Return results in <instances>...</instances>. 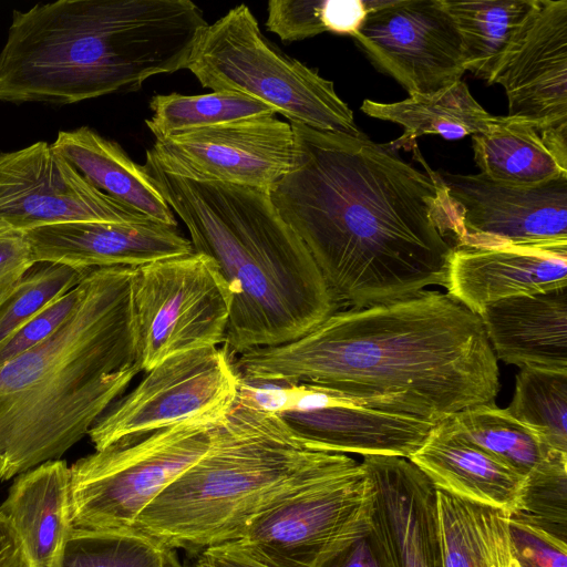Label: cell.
Here are the masks:
<instances>
[{
    "instance_id": "obj_1",
    "label": "cell",
    "mask_w": 567,
    "mask_h": 567,
    "mask_svg": "<svg viewBox=\"0 0 567 567\" xmlns=\"http://www.w3.org/2000/svg\"><path fill=\"white\" fill-rule=\"evenodd\" d=\"M295 168L269 189L337 302L354 309L444 286L461 227L439 172L386 144L290 123Z\"/></svg>"
},
{
    "instance_id": "obj_2",
    "label": "cell",
    "mask_w": 567,
    "mask_h": 567,
    "mask_svg": "<svg viewBox=\"0 0 567 567\" xmlns=\"http://www.w3.org/2000/svg\"><path fill=\"white\" fill-rule=\"evenodd\" d=\"M248 381L306 383L359 404L439 423L499 391L478 315L434 290L333 312L303 336L233 359Z\"/></svg>"
},
{
    "instance_id": "obj_3",
    "label": "cell",
    "mask_w": 567,
    "mask_h": 567,
    "mask_svg": "<svg viewBox=\"0 0 567 567\" xmlns=\"http://www.w3.org/2000/svg\"><path fill=\"white\" fill-rule=\"evenodd\" d=\"M133 272L126 266L89 270L68 320L0 367V482L60 460L142 371Z\"/></svg>"
},
{
    "instance_id": "obj_4",
    "label": "cell",
    "mask_w": 567,
    "mask_h": 567,
    "mask_svg": "<svg viewBox=\"0 0 567 567\" xmlns=\"http://www.w3.org/2000/svg\"><path fill=\"white\" fill-rule=\"evenodd\" d=\"M208 25L190 0H59L14 10L0 101L73 104L186 69Z\"/></svg>"
},
{
    "instance_id": "obj_5",
    "label": "cell",
    "mask_w": 567,
    "mask_h": 567,
    "mask_svg": "<svg viewBox=\"0 0 567 567\" xmlns=\"http://www.w3.org/2000/svg\"><path fill=\"white\" fill-rule=\"evenodd\" d=\"M143 167L188 229L194 251L212 258L229 286L224 348L231 358L290 342L336 311L318 266L269 190L177 177L148 153Z\"/></svg>"
},
{
    "instance_id": "obj_6",
    "label": "cell",
    "mask_w": 567,
    "mask_h": 567,
    "mask_svg": "<svg viewBox=\"0 0 567 567\" xmlns=\"http://www.w3.org/2000/svg\"><path fill=\"white\" fill-rule=\"evenodd\" d=\"M346 454L306 447L282 419L239 392L212 430L208 451L172 482L134 527L199 555L238 542L267 509L355 468Z\"/></svg>"
},
{
    "instance_id": "obj_7",
    "label": "cell",
    "mask_w": 567,
    "mask_h": 567,
    "mask_svg": "<svg viewBox=\"0 0 567 567\" xmlns=\"http://www.w3.org/2000/svg\"><path fill=\"white\" fill-rule=\"evenodd\" d=\"M186 69L202 86L265 103L290 123L363 134L333 82L274 47L244 3L203 30Z\"/></svg>"
},
{
    "instance_id": "obj_8",
    "label": "cell",
    "mask_w": 567,
    "mask_h": 567,
    "mask_svg": "<svg viewBox=\"0 0 567 567\" xmlns=\"http://www.w3.org/2000/svg\"><path fill=\"white\" fill-rule=\"evenodd\" d=\"M225 413L126 435L79 458L70 467L73 528L134 527L141 513L208 451L212 430Z\"/></svg>"
},
{
    "instance_id": "obj_9",
    "label": "cell",
    "mask_w": 567,
    "mask_h": 567,
    "mask_svg": "<svg viewBox=\"0 0 567 567\" xmlns=\"http://www.w3.org/2000/svg\"><path fill=\"white\" fill-rule=\"evenodd\" d=\"M231 303L227 281L204 254L134 267L132 309L141 370L224 343Z\"/></svg>"
},
{
    "instance_id": "obj_10",
    "label": "cell",
    "mask_w": 567,
    "mask_h": 567,
    "mask_svg": "<svg viewBox=\"0 0 567 567\" xmlns=\"http://www.w3.org/2000/svg\"><path fill=\"white\" fill-rule=\"evenodd\" d=\"M238 388L239 375L224 347L182 352L147 371L87 435L95 450H102L126 435L225 413L236 400Z\"/></svg>"
},
{
    "instance_id": "obj_11",
    "label": "cell",
    "mask_w": 567,
    "mask_h": 567,
    "mask_svg": "<svg viewBox=\"0 0 567 567\" xmlns=\"http://www.w3.org/2000/svg\"><path fill=\"white\" fill-rule=\"evenodd\" d=\"M147 153L177 177L267 190L295 168L297 157L291 124L271 115L158 138Z\"/></svg>"
},
{
    "instance_id": "obj_12",
    "label": "cell",
    "mask_w": 567,
    "mask_h": 567,
    "mask_svg": "<svg viewBox=\"0 0 567 567\" xmlns=\"http://www.w3.org/2000/svg\"><path fill=\"white\" fill-rule=\"evenodd\" d=\"M371 502L360 463L267 509L236 543L269 567H316L369 514Z\"/></svg>"
},
{
    "instance_id": "obj_13",
    "label": "cell",
    "mask_w": 567,
    "mask_h": 567,
    "mask_svg": "<svg viewBox=\"0 0 567 567\" xmlns=\"http://www.w3.org/2000/svg\"><path fill=\"white\" fill-rule=\"evenodd\" d=\"M352 38L409 95L436 92L465 72L463 42L443 0H388Z\"/></svg>"
},
{
    "instance_id": "obj_14",
    "label": "cell",
    "mask_w": 567,
    "mask_h": 567,
    "mask_svg": "<svg viewBox=\"0 0 567 567\" xmlns=\"http://www.w3.org/2000/svg\"><path fill=\"white\" fill-rule=\"evenodd\" d=\"M152 220L93 187L51 144L0 152V230L72 221Z\"/></svg>"
},
{
    "instance_id": "obj_15",
    "label": "cell",
    "mask_w": 567,
    "mask_h": 567,
    "mask_svg": "<svg viewBox=\"0 0 567 567\" xmlns=\"http://www.w3.org/2000/svg\"><path fill=\"white\" fill-rule=\"evenodd\" d=\"M439 175L460 220L455 246L567 243V176L522 186L481 173Z\"/></svg>"
},
{
    "instance_id": "obj_16",
    "label": "cell",
    "mask_w": 567,
    "mask_h": 567,
    "mask_svg": "<svg viewBox=\"0 0 567 567\" xmlns=\"http://www.w3.org/2000/svg\"><path fill=\"white\" fill-rule=\"evenodd\" d=\"M280 384L279 415L308 449L329 453L409 458L434 423L365 408L327 388Z\"/></svg>"
},
{
    "instance_id": "obj_17",
    "label": "cell",
    "mask_w": 567,
    "mask_h": 567,
    "mask_svg": "<svg viewBox=\"0 0 567 567\" xmlns=\"http://www.w3.org/2000/svg\"><path fill=\"white\" fill-rule=\"evenodd\" d=\"M495 83L505 89L507 116L539 130L567 125V0H537Z\"/></svg>"
},
{
    "instance_id": "obj_18",
    "label": "cell",
    "mask_w": 567,
    "mask_h": 567,
    "mask_svg": "<svg viewBox=\"0 0 567 567\" xmlns=\"http://www.w3.org/2000/svg\"><path fill=\"white\" fill-rule=\"evenodd\" d=\"M370 518L392 567H445L436 487L408 458L367 455Z\"/></svg>"
},
{
    "instance_id": "obj_19",
    "label": "cell",
    "mask_w": 567,
    "mask_h": 567,
    "mask_svg": "<svg viewBox=\"0 0 567 567\" xmlns=\"http://www.w3.org/2000/svg\"><path fill=\"white\" fill-rule=\"evenodd\" d=\"M35 262L64 264L78 269L150 262L194 252L177 226L141 223L72 221L24 233Z\"/></svg>"
},
{
    "instance_id": "obj_20",
    "label": "cell",
    "mask_w": 567,
    "mask_h": 567,
    "mask_svg": "<svg viewBox=\"0 0 567 567\" xmlns=\"http://www.w3.org/2000/svg\"><path fill=\"white\" fill-rule=\"evenodd\" d=\"M567 286V243L455 246L447 295L480 316L495 301Z\"/></svg>"
},
{
    "instance_id": "obj_21",
    "label": "cell",
    "mask_w": 567,
    "mask_h": 567,
    "mask_svg": "<svg viewBox=\"0 0 567 567\" xmlns=\"http://www.w3.org/2000/svg\"><path fill=\"white\" fill-rule=\"evenodd\" d=\"M480 318L496 359L567 371V286L495 301Z\"/></svg>"
},
{
    "instance_id": "obj_22",
    "label": "cell",
    "mask_w": 567,
    "mask_h": 567,
    "mask_svg": "<svg viewBox=\"0 0 567 567\" xmlns=\"http://www.w3.org/2000/svg\"><path fill=\"white\" fill-rule=\"evenodd\" d=\"M408 460L437 489L508 514L515 511L525 477L464 439L450 417L436 423Z\"/></svg>"
},
{
    "instance_id": "obj_23",
    "label": "cell",
    "mask_w": 567,
    "mask_h": 567,
    "mask_svg": "<svg viewBox=\"0 0 567 567\" xmlns=\"http://www.w3.org/2000/svg\"><path fill=\"white\" fill-rule=\"evenodd\" d=\"M0 511L20 536L31 567H60L73 528L66 462L48 461L18 475Z\"/></svg>"
},
{
    "instance_id": "obj_24",
    "label": "cell",
    "mask_w": 567,
    "mask_h": 567,
    "mask_svg": "<svg viewBox=\"0 0 567 567\" xmlns=\"http://www.w3.org/2000/svg\"><path fill=\"white\" fill-rule=\"evenodd\" d=\"M481 174L498 182L530 186L567 176V125L539 130L511 116L472 136Z\"/></svg>"
},
{
    "instance_id": "obj_25",
    "label": "cell",
    "mask_w": 567,
    "mask_h": 567,
    "mask_svg": "<svg viewBox=\"0 0 567 567\" xmlns=\"http://www.w3.org/2000/svg\"><path fill=\"white\" fill-rule=\"evenodd\" d=\"M93 187L145 217L177 226L174 212L143 165L87 126L61 131L51 144Z\"/></svg>"
},
{
    "instance_id": "obj_26",
    "label": "cell",
    "mask_w": 567,
    "mask_h": 567,
    "mask_svg": "<svg viewBox=\"0 0 567 567\" xmlns=\"http://www.w3.org/2000/svg\"><path fill=\"white\" fill-rule=\"evenodd\" d=\"M361 111L367 115L400 124L403 134L386 145L396 151H411L423 135H440L460 140L487 132L496 115L489 114L473 97L462 80L427 94H411L403 101L380 103L363 101Z\"/></svg>"
},
{
    "instance_id": "obj_27",
    "label": "cell",
    "mask_w": 567,
    "mask_h": 567,
    "mask_svg": "<svg viewBox=\"0 0 567 567\" xmlns=\"http://www.w3.org/2000/svg\"><path fill=\"white\" fill-rule=\"evenodd\" d=\"M445 567H523L508 513L436 488Z\"/></svg>"
},
{
    "instance_id": "obj_28",
    "label": "cell",
    "mask_w": 567,
    "mask_h": 567,
    "mask_svg": "<svg viewBox=\"0 0 567 567\" xmlns=\"http://www.w3.org/2000/svg\"><path fill=\"white\" fill-rule=\"evenodd\" d=\"M461 35L465 71L491 82L514 47L537 0H443Z\"/></svg>"
},
{
    "instance_id": "obj_29",
    "label": "cell",
    "mask_w": 567,
    "mask_h": 567,
    "mask_svg": "<svg viewBox=\"0 0 567 567\" xmlns=\"http://www.w3.org/2000/svg\"><path fill=\"white\" fill-rule=\"evenodd\" d=\"M450 419L464 439L524 477L551 460L567 457L494 404L472 405Z\"/></svg>"
},
{
    "instance_id": "obj_30",
    "label": "cell",
    "mask_w": 567,
    "mask_h": 567,
    "mask_svg": "<svg viewBox=\"0 0 567 567\" xmlns=\"http://www.w3.org/2000/svg\"><path fill=\"white\" fill-rule=\"evenodd\" d=\"M176 550L135 527L72 528L60 567H183Z\"/></svg>"
},
{
    "instance_id": "obj_31",
    "label": "cell",
    "mask_w": 567,
    "mask_h": 567,
    "mask_svg": "<svg viewBox=\"0 0 567 567\" xmlns=\"http://www.w3.org/2000/svg\"><path fill=\"white\" fill-rule=\"evenodd\" d=\"M146 125L155 138L259 116H274L267 104L248 96L215 92L200 95L156 94L150 101Z\"/></svg>"
},
{
    "instance_id": "obj_32",
    "label": "cell",
    "mask_w": 567,
    "mask_h": 567,
    "mask_svg": "<svg viewBox=\"0 0 567 567\" xmlns=\"http://www.w3.org/2000/svg\"><path fill=\"white\" fill-rule=\"evenodd\" d=\"M506 411L551 450L567 454V371L522 368Z\"/></svg>"
},
{
    "instance_id": "obj_33",
    "label": "cell",
    "mask_w": 567,
    "mask_h": 567,
    "mask_svg": "<svg viewBox=\"0 0 567 567\" xmlns=\"http://www.w3.org/2000/svg\"><path fill=\"white\" fill-rule=\"evenodd\" d=\"M384 0H271L266 28L284 42L300 41L323 32L353 35L367 16Z\"/></svg>"
},
{
    "instance_id": "obj_34",
    "label": "cell",
    "mask_w": 567,
    "mask_h": 567,
    "mask_svg": "<svg viewBox=\"0 0 567 567\" xmlns=\"http://www.w3.org/2000/svg\"><path fill=\"white\" fill-rule=\"evenodd\" d=\"M89 270L58 262H35L0 292V342L76 287Z\"/></svg>"
},
{
    "instance_id": "obj_35",
    "label": "cell",
    "mask_w": 567,
    "mask_h": 567,
    "mask_svg": "<svg viewBox=\"0 0 567 567\" xmlns=\"http://www.w3.org/2000/svg\"><path fill=\"white\" fill-rule=\"evenodd\" d=\"M509 515L567 543V457L551 460L525 476Z\"/></svg>"
},
{
    "instance_id": "obj_36",
    "label": "cell",
    "mask_w": 567,
    "mask_h": 567,
    "mask_svg": "<svg viewBox=\"0 0 567 567\" xmlns=\"http://www.w3.org/2000/svg\"><path fill=\"white\" fill-rule=\"evenodd\" d=\"M84 295L82 281L0 342V367L50 338L73 313Z\"/></svg>"
},
{
    "instance_id": "obj_37",
    "label": "cell",
    "mask_w": 567,
    "mask_h": 567,
    "mask_svg": "<svg viewBox=\"0 0 567 567\" xmlns=\"http://www.w3.org/2000/svg\"><path fill=\"white\" fill-rule=\"evenodd\" d=\"M316 567H392L385 547L371 522L370 511L320 558Z\"/></svg>"
},
{
    "instance_id": "obj_38",
    "label": "cell",
    "mask_w": 567,
    "mask_h": 567,
    "mask_svg": "<svg viewBox=\"0 0 567 567\" xmlns=\"http://www.w3.org/2000/svg\"><path fill=\"white\" fill-rule=\"evenodd\" d=\"M509 533L523 567H567V543L508 514Z\"/></svg>"
},
{
    "instance_id": "obj_39",
    "label": "cell",
    "mask_w": 567,
    "mask_h": 567,
    "mask_svg": "<svg viewBox=\"0 0 567 567\" xmlns=\"http://www.w3.org/2000/svg\"><path fill=\"white\" fill-rule=\"evenodd\" d=\"M35 264L24 233L0 230V292L19 280Z\"/></svg>"
},
{
    "instance_id": "obj_40",
    "label": "cell",
    "mask_w": 567,
    "mask_h": 567,
    "mask_svg": "<svg viewBox=\"0 0 567 567\" xmlns=\"http://www.w3.org/2000/svg\"><path fill=\"white\" fill-rule=\"evenodd\" d=\"M199 556L208 567H269L236 542L206 548Z\"/></svg>"
},
{
    "instance_id": "obj_41",
    "label": "cell",
    "mask_w": 567,
    "mask_h": 567,
    "mask_svg": "<svg viewBox=\"0 0 567 567\" xmlns=\"http://www.w3.org/2000/svg\"><path fill=\"white\" fill-rule=\"evenodd\" d=\"M0 567H31L22 540L0 511Z\"/></svg>"
},
{
    "instance_id": "obj_42",
    "label": "cell",
    "mask_w": 567,
    "mask_h": 567,
    "mask_svg": "<svg viewBox=\"0 0 567 567\" xmlns=\"http://www.w3.org/2000/svg\"><path fill=\"white\" fill-rule=\"evenodd\" d=\"M183 567H208V566L204 563V560L198 555V558L195 561L184 565Z\"/></svg>"
}]
</instances>
